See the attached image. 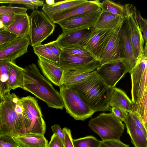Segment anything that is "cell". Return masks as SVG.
Returning a JSON list of instances; mask_svg holds the SVG:
<instances>
[{"instance_id":"obj_1","label":"cell","mask_w":147,"mask_h":147,"mask_svg":"<svg viewBox=\"0 0 147 147\" xmlns=\"http://www.w3.org/2000/svg\"><path fill=\"white\" fill-rule=\"evenodd\" d=\"M24 69L22 89L45 102L50 107L62 110L64 107L60 94L49 80L42 75L36 65L32 63Z\"/></svg>"},{"instance_id":"obj_2","label":"cell","mask_w":147,"mask_h":147,"mask_svg":"<svg viewBox=\"0 0 147 147\" xmlns=\"http://www.w3.org/2000/svg\"><path fill=\"white\" fill-rule=\"evenodd\" d=\"M69 86L76 89L95 112L111 111L109 103L113 88L104 82L96 70L86 80Z\"/></svg>"},{"instance_id":"obj_3","label":"cell","mask_w":147,"mask_h":147,"mask_svg":"<svg viewBox=\"0 0 147 147\" xmlns=\"http://www.w3.org/2000/svg\"><path fill=\"white\" fill-rule=\"evenodd\" d=\"M130 74L132 112L145 120L147 119V54L143 52Z\"/></svg>"},{"instance_id":"obj_4","label":"cell","mask_w":147,"mask_h":147,"mask_svg":"<svg viewBox=\"0 0 147 147\" xmlns=\"http://www.w3.org/2000/svg\"><path fill=\"white\" fill-rule=\"evenodd\" d=\"M88 125L102 141L119 140L125 128L122 121L112 112L101 113L90 119Z\"/></svg>"},{"instance_id":"obj_5","label":"cell","mask_w":147,"mask_h":147,"mask_svg":"<svg viewBox=\"0 0 147 147\" xmlns=\"http://www.w3.org/2000/svg\"><path fill=\"white\" fill-rule=\"evenodd\" d=\"M59 87V92L66 112L75 120H85L95 112L76 89L64 85Z\"/></svg>"},{"instance_id":"obj_6","label":"cell","mask_w":147,"mask_h":147,"mask_svg":"<svg viewBox=\"0 0 147 147\" xmlns=\"http://www.w3.org/2000/svg\"><path fill=\"white\" fill-rule=\"evenodd\" d=\"M0 114L2 121L1 133L13 136L24 133L23 117L15 109L10 92L0 103Z\"/></svg>"},{"instance_id":"obj_7","label":"cell","mask_w":147,"mask_h":147,"mask_svg":"<svg viewBox=\"0 0 147 147\" xmlns=\"http://www.w3.org/2000/svg\"><path fill=\"white\" fill-rule=\"evenodd\" d=\"M28 36L30 44L34 47L41 43L53 34L55 24L43 11L33 10L30 16Z\"/></svg>"},{"instance_id":"obj_8","label":"cell","mask_w":147,"mask_h":147,"mask_svg":"<svg viewBox=\"0 0 147 147\" xmlns=\"http://www.w3.org/2000/svg\"><path fill=\"white\" fill-rule=\"evenodd\" d=\"M125 22L132 46L134 55L137 59L143 52L145 41L137 19V9L133 5H124Z\"/></svg>"},{"instance_id":"obj_9","label":"cell","mask_w":147,"mask_h":147,"mask_svg":"<svg viewBox=\"0 0 147 147\" xmlns=\"http://www.w3.org/2000/svg\"><path fill=\"white\" fill-rule=\"evenodd\" d=\"M124 21L125 19L112 30L97 59L101 65L124 61L122 55L120 32Z\"/></svg>"},{"instance_id":"obj_10","label":"cell","mask_w":147,"mask_h":147,"mask_svg":"<svg viewBox=\"0 0 147 147\" xmlns=\"http://www.w3.org/2000/svg\"><path fill=\"white\" fill-rule=\"evenodd\" d=\"M60 66L66 73L71 70L81 73L92 72L101 65L92 57L70 55L63 51L60 56Z\"/></svg>"},{"instance_id":"obj_11","label":"cell","mask_w":147,"mask_h":147,"mask_svg":"<svg viewBox=\"0 0 147 147\" xmlns=\"http://www.w3.org/2000/svg\"><path fill=\"white\" fill-rule=\"evenodd\" d=\"M28 35L17 36L0 45V62L14 61L28 51Z\"/></svg>"},{"instance_id":"obj_12","label":"cell","mask_w":147,"mask_h":147,"mask_svg":"<svg viewBox=\"0 0 147 147\" xmlns=\"http://www.w3.org/2000/svg\"><path fill=\"white\" fill-rule=\"evenodd\" d=\"M96 71L104 82L112 88L115 87L119 81L128 72L123 61L101 65Z\"/></svg>"},{"instance_id":"obj_13","label":"cell","mask_w":147,"mask_h":147,"mask_svg":"<svg viewBox=\"0 0 147 147\" xmlns=\"http://www.w3.org/2000/svg\"><path fill=\"white\" fill-rule=\"evenodd\" d=\"M102 13L100 9L66 19L57 24L62 30L90 29L94 26Z\"/></svg>"},{"instance_id":"obj_14","label":"cell","mask_w":147,"mask_h":147,"mask_svg":"<svg viewBox=\"0 0 147 147\" xmlns=\"http://www.w3.org/2000/svg\"><path fill=\"white\" fill-rule=\"evenodd\" d=\"M114 28L102 30H95L92 28H91L90 33L83 46L97 61Z\"/></svg>"},{"instance_id":"obj_15","label":"cell","mask_w":147,"mask_h":147,"mask_svg":"<svg viewBox=\"0 0 147 147\" xmlns=\"http://www.w3.org/2000/svg\"><path fill=\"white\" fill-rule=\"evenodd\" d=\"M90 31L91 29L63 30L55 41L62 49L74 45L83 46Z\"/></svg>"},{"instance_id":"obj_16","label":"cell","mask_w":147,"mask_h":147,"mask_svg":"<svg viewBox=\"0 0 147 147\" xmlns=\"http://www.w3.org/2000/svg\"><path fill=\"white\" fill-rule=\"evenodd\" d=\"M99 0L87 1L80 5L54 16L51 20L55 24L75 16L99 10L101 9Z\"/></svg>"},{"instance_id":"obj_17","label":"cell","mask_w":147,"mask_h":147,"mask_svg":"<svg viewBox=\"0 0 147 147\" xmlns=\"http://www.w3.org/2000/svg\"><path fill=\"white\" fill-rule=\"evenodd\" d=\"M38 63L46 78L55 85L60 87L62 85L64 76L66 74L60 66L41 57H38Z\"/></svg>"},{"instance_id":"obj_18","label":"cell","mask_w":147,"mask_h":147,"mask_svg":"<svg viewBox=\"0 0 147 147\" xmlns=\"http://www.w3.org/2000/svg\"><path fill=\"white\" fill-rule=\"evenodd\" d=\"M121 42L123 61L127 71L130 74L135 67L137 59L134 54L132 46L124 21L120 32Z\"/></svg>"},{"instance_id":"obj_19","label":"cell","mask_w":147,"mask_h":147,"mask_svg":"<svg viewBox=\"0 0 147 147\" xmlns=\"http://www.w3.org/2000/svg\"><path fill=\"white\" fill-rule=\"evenodd\" d=\"M30 27L29 16L27 13L15 14L10 24L4 26V30L17 36L28 35Z\"/></svg>"},{"instance_id":"obj_20","label":"cell","mask_w":147,"mask_h":147,"mask_svg":"<svg viewBox=\"0 0 147 147\" xmlns=\"http://www.w3.org/2000/svg\"><path fill=\"white\" fill-rule=\"evenodd\" d=\"M131 143L135 147H147V133L135 125L130 113H128L124 121Z\"/></svg>"},{"instance_id":"obj_21","label":"cell","mask_w":147,"mask_h":147,"mask_svg":"<svg viewBox=\"0 0 147 147\" xmlns=\"http://www.w3.org/2000/svg\"><path fill=\"white\" fill-rule=\"evenodd\" d=\"M87 0H66L58 1L52 5L44 3L42 9L51 19L54 16L82 4Z\"/></svg>"},{"instance_id":"obj_22","label":"cell","mask_w":147,"mask_h":147,"mask_svg":"<svg viewBox=\"0 0 147 147\" xmlns=\"http://www.w3.org/2000/svg\"><path fill=\"white\" fill-rule=\"evenodd\" d=\"M20 146L26 147H47L48 141L44 136L40 134L26 133L13 136Z\"/></svg>"},{"instance_id":"obj_23","label":"cell","mask_w":147,"mask_h":147,"mask_svg":"<svg viewBox=\"0 0 147 147\" xmlns=\"http://www.w3.org/2000/svg\"><path fill=\"white\" fill-rule=\"evenodd\" d=\"M109 105L118 107L128 113L132 112L133 103L125 92L116 87L113 88Z\"/></svg>"},{"instance_id":"obj_24","label":"cell","mask_w":147,"mask_h":147,"mask_svg":"<svg viewBox=\"0 0 147 147\" xmlns=\"http://www.w3.org/2000/svg\"><path fill=\"white\" fill-rule=\"evenodd\" d=\"M9 70V90L18 88H22L24 83V69L17 65L14 61H10Z\"/></svg>"},{"instance_id":"obj_25","label":"cell","mask_w":147,"mask_h":147,"mask_svg":"<svg viewBox=\"0 0 147 147\" xmlns=\"http://www.w3.org/2000/svg\"><path fill=\"white\" fill-rule=\"evenodd\" d=\"M124 19L118 15L102 12L98 21L92 28L95 30L113 29Z\"/></svg>"},{"instance_id":"obj_26","label":"cell","mask_w":147,"mask_h":147,"mask_svg":"<svg viewBox=\"0 0 147 147\" xmlns=\"http://www.w3.org/2000/svg\"><path fill=\"white\" fill-rule=\"evenodd\" d=\"M9 66V62H0V98L2 101L10 92L8 83Z\"/></svg>"},{"instance_id":"obj_27","label":"cell","mask_w":147,"mask_h":147,"mask_svg":"<svg viewBox=\"0 0 147 147\" xmlns=\"http://www.w3.org/2000/svg\"><path fill=\"white\" fill-rule=\"evenodd\" d=\"M93 71L90 73H81L75 71H70L65 75L62 85L71 86L81 83L91 76Z\"/></svg>"},{"instance_id":"obj_28","label":"cell","mask_w":147,"mask_h":147,"mask_svg":"<svg viewBox=\"0 0 147 147\" xmlns=\"http://www.w3.org/2000/svg\"><path fill=\"white\" fill-rule=\"evenodd\" d=\"M102 12L108 13L120 16L125 18V11L124 6L109 0H105L101 3Z\"/></svg>"},{"instance_id":"obj_29","label":"cell","mask_w":147,"mask_h":147,"mask_svg":"<svg viewBox=\"0 0 147 147\" xmlns=\"http://www.w3.org/2000/svg\"><path fill=\"white\" fill-rule=\"evenodd\" d=\"M33 48L34 52L38 57H42L60 66V57L55 55L45 44H40Z\"/></svg>"},{"instance_id":"obj_30","label":"cell","mask_w":147,"mask_h":147,"mask_svg":"<svg viewBox=\"0 0 147 147\" xmlns=\"http://www.w3.org/2000/svg\"><path fill=\"white\" fill-rule=\"evenodd\" d=\"M101 142L91 136L73 140L74 147H98Z\"/></svg>"},{"instance_id":"obj_31","label":"cell","mask_w":147,"mask_h":147,"mask_svg":"<svg viewBox=\"0 0 147 147\" xmlns=\"http://www.w3.org/2000/svg\"><path fill=\"white\" fill-rule=\"evenodd\" d=\"M0 3L22 4L33 10L35 8L37 10L38 7L42 6L44 4L43 1L39 0H0Z\"/></svg>"},{"instance_id":"obj_32","label":"cell","mask_w":147,"mask_h":147,"mask_svg":"<svg viewBox=\"0 0 147 147\" xmlns=\"http://www.w3.org/2000/svg\"><path fill=\"white\" fill-rule=\"evenodd\" d=\"M62 49L64 52L70 55L87 57H92L82 46L74 45L63 48Z\"/></svg>"},{"instance_id":"obj_33","label":"cell","mask_w":147,"mask_h":147,"mask_svg":"<svg viewBox=\"0 0 147 147\" xmlns=\"http://www.w3.org/2000/svg\"><path fill=\"white\" fill-rule=\"evenodd\" d=\"M46 131V124L42 117L36 118L26 133L39 134L44 135Z\"/></svg>"},{"instance_id":"obj_34","label":"cell","mask_w":147,"mask_h":147,"mask_svg":"<svg viewBox=\"0 0 147 147\" xmlns=\"http://www.w3.org/2000/svg\"><path fill=\"white\" fill-rule=\"evenodd\" d=\"M19 147V144L12 136L6 134H0V147Z\"/></svg>"},{"instance_id":"obj_35","label":"cell","mask_w":147,"mask_h":147,"mask_svg":"<svg viewBox=\"0 0 147 147\" xmlns=\"http://www.w3.org/2000/svg\"><path fill=\"white\" fill-rule=\"evenodd\" d=\"M27 8L24 7H13L11 5L0 6V15L5 13L14 14L26 13Z\"/></svg>"},{"instance_id":"obj_36","label":"cell","mask_w":147,"mask_h":147,"mask_svg":"<svg viewBox=\"0 0 147 147\" xmlns=\"http://www.w3.org/2000/svg\"><path fill=\"white\" fill-rule=\"evenodd\" d=\"M137 19L142 32L145 43H147V21L143 18L139 11L137 10Z\"/></svg>"},{"instance_id":"obj_37","label":"cell","mask_w":147,"mask_h":147,"mask_svg":"<svg viewBox=\"0 0 147 147\" xmlns=\"http://www.w3.org/2000/svg\"><path fill=\"white\" fill-rule=\"evenodd\" d=\"M98 147H130L120 140H108L102 141Z\"/></svg>"},{"instance_id":"obj_38","label":"cell","mask_w":147,"mask_h":147,"mask_svg":"<svg viewBox=\"0 0 147 147\" xmlns=\"http://www.w3.org/2000/svg\"><path fill=\"white\" fill-rule=\"evenodd\" d=\"M45 45L55 55L60 57L63 49L55 40L47 43Z\"/></svg>"},{"instance_id":"obj_39","label":"cell","mask_w":147,"mask_h":147,"mask_svg":"<svg viewBox=\"0 0 147 147\" xmlns=\"http://www.w3.org/2000/svg\"><path fill=\"white\" fill-rule=\"evenodd\" d=\"M63 129L65 134V147H74L70 130L66 127Z\"/></svg>"},{"instance_id":"obj_40","label":"cell","mask_w":147,"mask_h":147,"mask_svg":"<svg viewBox=\"0 0 147 147\" xmlns=\"http://www.w3.org/2000/svg\"><path fill=\"white\" fill-rule=\"evenodd\" d=\"M111 111L122 121H125L128 113L127 112L115 107L111 108Z\"/></svg>"},{"instance_id":"obj_41","label":"cell","mask_w":147,"mask_h":147,"mask_svg":"<svg viewBox=\"0 0 147 147\" xmlns=\"http://www.w3.org/2000/svg\"><path fill=\"white\" fill-rule=\"evenodd\" d=\"M47 147H65L61 140L57 135L53 134L51 137Z\"/></svg>"},{"instance_id":"obj_42","label":"cell","mask_w":147,"mask_h":147,"mask_svg":"<svg viewBox=\"0 0 147 147\" xmlns=\"http://www.w3.org/2000/svg\"><path fill=\"white\" fill-rule=\"evenodd\" d=\"M16 37L15 35L5 30L0 31V43H3Z\"/></svg>"},{"instance_id":"obj_43","label":"cell","mask_w":147,"mask_h":147,"mask_svg":"<svg viewBox=\"0 0 147 147\" xmlns=\"http://www.w3.org/2000/svg\"><path fill=\"white\" fill-rule=\"evenodd\" d=\"M15 14L8 13L1 14L0 15V20L5 26H8L12 21Z\"/></svg>"},{"instance_id":"obj_44","label":"cell","mask_w":147,"mask_h":147,"mask_svg":"<svg viewBox=\"0 0 147 147\" xmlns=\"http://www.w3.org/2000/svg\"><path fill=\"white\" fill-rule=\"evenodd\" d=\"M53 134L57 136L64 144L65 142V134L63 129L57 125L55 124L51 127Z\"/></svg>"},{"instance_id":"obj_45","label":"cell","mask_w":147,"mask_h":147,"mask_svg":"<svg viewBox=\"0 0 147 147\" xmlns=\"http://www.w3.org/2000/svg\"><path fill=\"white\" fill-rule=\"evenodd\" d=\"M55 3L54 0H46V3L49 5H52Z\"/></svg>"},{"instance_id":"obj_46","label":"cell","mask_w":147,"mask_h":147,"mask_svg":"<svg viewBox=\"0 0 147 147\" xmlns=\"http://www.w3.org/2000/svg\"><path fill=\"white\" fill-rule=\"evenodd\" d=\"M4 29V26L2 22L0 20V29Z\"/></svg>"},{"instance_id":"obj_47","label":"cell","mask_w":147,"mask_h":147,"mask_svg":"<svg viewBox=\"0 0 147 147\" xmlns=\"http://www.w3.org/2000/svg\"><path fill=\"white\" fill-rule=\"evenodd\" d=\"M1 126H2V121H1V115L0 114V134H1Z\"/></svg>"},{"instance_id":"obj_48","label":"cell","mask_w":147,"mask_h":147,"mask_svg":"<svg viewBox=\"0 0 147 147\" xmlns=\"http://www.w3.org/2000/svg\"><path fill=\"white\" fill-rule=\"evenodd\" d=\"M4 29H0V31H2V30H4Z\"/></svg>"},{"instance_id":"obj_49","label":"cell","mask_w":147,"mask_h":147,"mask_svg":"<svg viewBox=\"0 0 147 147\" xmlns=\"http://www.w3.org/2000/svg\"><path fill=\"white\" fill-rule=\"evenodd\" d=\"M20 147H26L21 146H20Z\"/></svg>"},{"instance_id":"obj_50","label":"cell","mask_w":147,"mask_h":147,"mask_svg":"<svg viewBox=\"0 0 147 147\" xmlns=\"http://www.w3.org/2000/svg\"><path fill=\"white\" fill-rule=\"evenodd\" d=\"M3 43H0V45H1V44H2Z\"/></svg>"},{"instance_id":"obj_51","label":"cell","mask_w":147,"mask_h":147,"mask_svg":"<svg viewBox=\"0 0 147 147\" xmlns=\"http://www.w3.org/2000/svg\"><path fill=\"white\" fill-rule=\"evenodd\" d=\"M2 101H1L0 100V102Z\"/></svg>"},{"instance_id":"obj_52","label":"cell","mask_w":147,"mask_h":147,"mask_svg":"<svg viewBox=\"0 0 147 147\" xmlns=\"http://www.w3.org/2000/svg\"><path fill=\"white\" fill-rule=\"evenodd\" d=\"M0 100H1V99H0Z\"/></svg>"}]
</instances>
